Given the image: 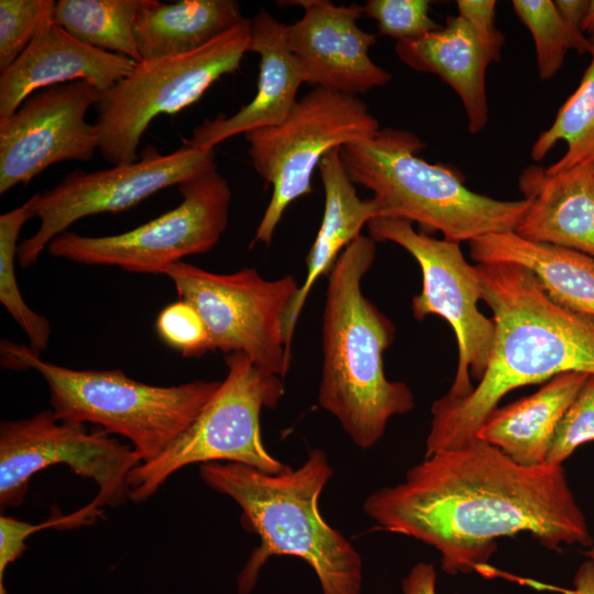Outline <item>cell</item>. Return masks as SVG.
<instances>
[{
	"instance_id": "cell-10",
	"label": "cell",
	"mask_w": 594,
	"mask_h": 594,
	"mask_svg": "<svg viewBox=\"0 0 594 594\" xmlns=\"http://www.w3.org/2000/svg\"><path fill=\"white\" fill-rule=\"evenodd\" d=\"M165 275L179 299L201 316L210 351L242 353L261 371L280 378L286 375L290 350L284 321L300 287L294 276L265 279L251 267L217 274L183 261L170 265Z\"/></svg>"
},
{
	"instance_id": "cell-20",
	"label": "cell",
	"mask_w": 594,
	"mask_h": 594,
	"mask_svg": "<svg viewBox=\"0 0 594 594\" xmlns=\"http://www.w3.org/2000/svg\"><path fill=\"white\" fill-rule=\"evenodd\" d=\"M395 52L411 69L435 74L461 99L468 130L475 134L488 120L486 69L495 63L471 25L451 15L444 26L414 41L396 42Z\"/></svg>"
},
{
	"instance_id": "cell-11",
	"label": "cell",
	"mask_w": 594,
	"mask_h": 594,
	"mask_svg": "<svg viewBox=\"0 0 594 594\" xmlns=\"http://www.w3.org/2000/svg\"><path fill=\"white\" fill-rule=\"evenodd\" d=\"M182 202L130 231L86 237L64 232L48 244L54 257L128 272L165 274L184 257L210 251L227 229L231 189L217 165L178 186Z\"/></svg>"
},
{
	"instance_id": "cell-28",
	"label": "cell",
	"mask_w": 594,
	"mask_h": 594,
	"mask_svg": "<svg viewBox=\"0 0 594 594\" xmlns=\"http://www.w3.org/2000/svg\"><path fill=\"white\" fill-rule=\"evenodd\" d=\"M513 8L532 35L540 79L554 77L569 51L590 53L591 40L562 18L553 1L514 0Z\"/></svg>"
},
{
	"instance_id": "cell-2",
	"label": "cell",
	"mask_w": 594,
	"mask_h": 594,
	"mask_svg": "<svg viewBox=\"0 0 594 594\" xmlns=\"http://www.w3.org/2000/svg\"><path fill=\"white\" fill-rule=\"evenodd\" d=\"M482 300L493 312L494 342L486 370L465 398L431 406L426 454L476 438L513 389L568 372L594 375V318L553 301L536 275L514 263L477 264Z\"/></svg>"
},
{
	"instance_id": "cell-5",
	"label": "cell",
	"mask_w": 594,
	"mask_h": 594,
	"mask_svg": "<svg viewBox=\"0 0 594 594\" xmlns=\"http://www.w3.org/2000/svg\"><path fill=\"white\" fill-rule=\"evenodd\" d=\"M425 147L410 131L381 128L371 139L343 145L340 156L354 185L373 193L377 218L417 222L422 232L439 231L458 243L516 230L527 199L499 200L471 190L459 170L420 157Z\"/></svg>"
},
{
	"instance_id": "cell-1",
	"label": "cell",
	"mask_w": 594,
	"mask_h": 594,
	"mask_svg": "<svg viewBox=\"0 0 594 594\" xmlns=\"http://www.w3.org/2000/svg\"><path fill=\"white\" fill-rule=\"evenodd\" d=\"M363 510L382 529L433 547L450 575L483 568L498 538L519 532L550 550L593 546L562 465L524 466L477 438L425 457L402 483L370 494Z\"/></svg>"
},
{
	"instance_id": "cell-19",
	"label": "cell",
	"mask_w": 594,
	"mask_h": 594,
	"mask_svg": "<svg viewBox=\"0 0 594 594\" xmlns=\"http://www.w3.org/2000/svg\"><path fill=\"white\" fill-rule=\"evenodd\" d=\"M518 186L529 201L515 230L518 235L594 258V160L553 175L530 165Z\"/></svg>"
},
{
	"instance_id": "cell-8",
	"label": "cell",
	"mask_w": 594,
	"mask_h": 594,
	"mask_svg": "<svg viewBox=\"0 0 594 594\" xmlns=\"http://www.w3.org/2000/svg\"><path fill=\"white\" fill-rule=\"evenodd\" d=\"M250 40L251 20L243 19L190 53L136 63L95 105L101 156L112 166L138 161L140 141L153 119L184 110L220 77L234 74Z\"/></svg>"
},
{
	"instance_id": "cell-6",
	"label": "cell",
	"mask_w": 594,
	"mask_h": 594,
	"mask_svg": "<svg viewBox=\"0 0 594 594\" xmlns=\"http://www.w3.org/2000/svg\"><path fill=\"white\" fill-rule=\"evenodd\" d=\"M1 364L35 370L50 391L54 415L64 421L94 424L130 440L139 460L156 458L200 414L219 381L158 386L134 381L120 370H73L44 361L40 353L7 339Z\"/></svg>"
},
{
	"instance_id": "cell-36",
	"label": "cell",
	"mask_w": 594,
	"mask_h": 594,
	"mask_svg": "<svg viewBox=\"0 0 594 594\" xmlns=\"http://www.w3.org/2000/svg\"><path fill=\"white\" fill-rule=\"evenodd\" d=\"M575 594H594V561L587 559L575 572L574 579Z\"/></svg>"
},
{
	"instance_id": "cell-35",
	"label": "cell",
	"mask_w": 594,
	"mask_h": 594,
	"mask_svg": "<svg viewBox=\"0 0 594 594\" xmlns=\"http://www.w3.org/2000/svg\"><path fill=\"white\" fill-rule=\"evenodd\" d=\"M562 18L573 28L581 31V24L588 8L590 0L553 1Z\"/></svg>"
},
{
	"instance_id": "cell-23",
	"label": "cell",
	"mask_w": 594,
	"mask_h": 594,
	"mask_svg": "<svg viewBox=\"0 0 594 594\" xmlns=\"http://www.w3.org/2000/svg\"><path fill=\"white\" fill-rule=\"evenodd\" d=\"M479 264L514 263L529 268L547 295L572 311L594 318V258L581 252L527 240L515 231L470 242Z\"/></svg>"
},
{
	"instance_id": "cell-26",
	"label": "cell",
	"mask_w": 594,
	"mask_h": 594,
	"mask_svg": "<svg viewBox=\"0 0 594 594\" xmlns=\"http://www.w3.org/2000/svg\"><path fill=\"white\" fill-rule=\"evenodd\" d=\"M591 62L575 91L560 107L553 123L542 131L531 147V158L541 161L560 142L565 154L544 168L553 175L594 160V43Z\"/></svg>"
},
{
	"instance_id": "cell-9",
	"label": "cell",
	"mask_w": 594,
	"mask_h": 594,
	"mask_svg": "<svg viewBox=\"0 0 594 594\" xmlns=\"http://www.w3.org/2000/svg\"><path fill=\"white\" fill-rule=\"evenodd\" d=\"M380 129L378 120L360 98L312 88L283 122L245 133L251 164L272 186L271 200L250 246L272 242L285 210L311 193L314 172L326 154L371 139Z\"/></svg>"
},
{
	"instance_id": "cell-15",
	"label": "cell",
	"mask_w": 594,
	"mask_h": 594,
	"mask_svg": "<svg viewBox=\"0 0 594 594\" xmlns=\"http://www.w3.org/2000/svg\"><path fill=\"white\" fill-rule=\"evenodd\" d=\"M100 94L82 80L52 86L29 96L0 120L1 195L54 164L94 157L100 133L86 116Z\"/></svg>"
},
{
	"instance_id": "cell-31",
	"label": "cell",
	"mask_w": 594,
	"mask_h": 594,
	"mask_svg": "<svg viewBox=\"0 0 594 594\" xmlns=\"http://www.w3.org/2000/svg\"><path fill=\"white\" fill-rule=\"evenodd\" d=\"M594 441V375L590 374L562 417L550 444L546 463L562 465L582 444Z\"/></svg>"
},
{
	"instance_id": "cell-37",
	"label": "cell",
	"mask_w": 594,
	"mask_h": 594,
	"mask_svg": "<svg viewBox=\"0 0 594 594\" xmlns=\"http://www.w3.org/2000/svg\"><path fill=\"white\" fill-rule=\"evenodd\" d=\"M581 32L594 35V0H590L587 11L581 24Z\"/></svg>"
},
{
	"instance_id": "cell-33",
	"label": "cell",
	"mask_w": 594,
	"mask_h": 594,
	"mask_svg": "<svg viewBox=\"0 0 594 594\" xmlns=\"http://www.w3.org/2000/svg\"><path fill=\"white\" fill-rule=\"evenodd\" d=\"M458 15L471 25L479 41L492 54L495 63L501 61L504 35L496 28V1L458 0Z\"/></svg>"
},
{
	"instance_id": "cell-38",
	"label": "cell",
	"mask_w": 594,
	"mask_h": 594,
	"mask_svg": "<svg viewBox=\"0 0 594 594\" xmlns=\"http://www.w3.org/2000/svg\"><path fill=\"white\" fill-rule=\"evenodd\" d=\"M586 556L590 560L594 561V544L590 547V549L586 552Z\"/></svg>"
},
{
	"instance_id": "cell-14",
	"label": "cell",
	"mask_w": 594,
	"mask_h": 594,
	"mask_svg": "<svg viewBox=\"0 0 594 594\" xmlns=\"http://www.w3.org/2000/svg\"><path fill=\"white\" fill-rule=\"evenodd\" d=\"M216 165L215 148L185 143L168 154L147 146L138 161L108 169L72 170L55 187L33 195L32 217L40 224L33 235L19 244L20 266L35 264L52 240L79 219L128 210Z\"/></svg>"
},
{
	"instance_id": "cell-22",
	"label": "cell",
	"mask_w": 594,
	"mask_h": 594,
	"mask_svg": "<svg viewBox=\"0 0 594 594\" xmlns=\"http://www.w3.org/2000/svg\"><path fill=\"white\" fill-rule=\"evenodd\" d=\"M588 374L568 372L549 380L536 393L496 408L476 433L524 466H538L546 458L553 435Z\"/></svg>"
},
{
	"instance_id": "cell-24",
	"label": "cell",
	"mask_w": 594,
	"mask_h": 594,
	"mask_svg": "<svg viewBox=\"0 0 594 594\" xmlns=\"http://www.w3.org/2000/svg\"><path fill=\"white\" fill-rule=\"evenodd\" d=\"M244 18L234 0H143L134 37L142 61L190 53Z\"/></svg>"
},
{
	"instance_id": "cell-21",
	"label": "cell",
	"mask_w": 594,
	"mask_h": 594,
	"mask_svg": "<svg viewBox=\"0 0 594 594\" xmlns=\"http://www.w3.org/2000/svg\"><path fill=\"white\" fill-rule=\"evenodd\" d=\"M324 191L322 221L306 257V277L285 316L284 334L288 349L308 295L321 275H329L343 250L359 235L362 228L378 217L373 198L359 197L340 156L333 148L318 166Z\"/></svg>"
},
{
	"instance_id": "cell-30",
	"label": "cell",
	"mask_w": 594,
	"mask_h": 594,
	"mask_svg": "<svg viewBox=\"0 0 594 594\" xmlns=\"http://www.w3.org/2000/svg\"><path fill=\"white\" fill-rule=\"evenodd\" d=\"M428 0H369L363 14L375 20L381 35L414 41L441 29L429 14Z\"/></svg>"
},
{
	"instance_id": "cell-17",
	"label": "cell",
	"mask_w": 594,
	"mask_h": 594,
	"mask_svg": "<svg viewBox=\"0 0 594 594\" xmlns=\"http://www.w3.org/2000/svg\"><path fill=\"white\" fill-rule=\"evenodd\" d=\"M53 10L24 52L0 74V120L15 112L29 96L52 86L82 80L103 92L136 64L76 40L55 23Z\"/></svg>"
},
{
	"instance_id": "cell-34",
	"label": "cell",
	"mask_w": 594,
	"mask_h": 594,
	"mask_svg": "<svg viewBox=\"0 0 594 594\" xmlns=\"http://www.w3.org/2000/svg\"><path fill=\"white\" fill-rule=\"evenodd\" d=\"M437 571L431 563L418 562L402 581L403 594H436Z\"/></svg>"
},
{
	"instance_id": "cell-16",
	"label": "cell",
	"mask_w": 594,
	"mask_h": 594,
	"mask_svg": "<svg viewBox=\"0 0 594 594\" xmlns=\"http://www.w3.org/2000/svg\"><path fill=\"white\" fill-rule=\"evenodd\" d=\"M295 3L304 8V14L287 25V32L304 82L356 97L392 80L370 56L376 35L358 24L363 7L324 0Z\"/></svg>"
},
{
	"instance_id": "cell-27",
	"label": "cell",
	"mask_w": 594,
	"mask_h": 594,
	"mask_svg": "<svg viewBox=\"0 0 594 594\" xmlns=\"http://www.w3.org/2000/svg\"><path fill=\"white\" fill-rule=\"evenodd\" d=\"M33 196L23 205L0 216V301L30 341V348L41 353L51 339L50 321L24 301L16 282L14 258L18 239L24 223L32 219Z\"/></svg>"
},
{
	"instance_id": "cell-32",
	"label": "cell",
	"mask_w": 594,
	"mask_h": 594,
	"mask_svg": "<svg viewBox=\"0 0 594 594\" xmlns=\"http://www.w3.org/2000/svg\"><path fill=\"white\" fill-rule=\"evenodd\" d=\"M155 329L160 338L184 358H199L210 351L208 331L201 316L183 299L167 305L158 314Z\"/></svg>"
},
{
	"instance_id": "cell-12",
	"label": "cell",
	"mask_w": 594,
	"mask_h": 594,
	"mask_svg": "<svg viewBox=\"0 0 594 594\" xmlns=\"http://www.w3.org/2000/svg\"><path fill=\"white\" fill-rule=\"evenodd\" d=\"M141 463L132 446L103 429L58 419L53 410L31 418L3 420L0 425V505L20 506L31 477L55 464L67 465L82 479L92 480L98 493L88 505L96 512L118 507L130 499L128 477Z\"/></svg>"
},
{
	"instance_id": "cell-29",
	"label": "cell",
	"mask_w": 594,
	"mask_h": 594,
	"mask_svg": "<svg viewBox=\"0 0 594 594\" xmlns=\"http://www.w3.org/2000/svg\"><path fill=\"white\" fill-rule=\"evenodd\" d=\"M55 3L53 0L0 1V72L24 52Z\"/></svg>"
},
{
	"instance_id": "cell-7",
	"label": "cell",
	"mask_w": 594,
	"mask_h": 594,
	"mask_svg": "<svg viewBox=\"0 0 594 594\" xmlns=\"http://www.w3.org/2000/svg\"><path fill=\"white\" fill-rule=\"evenodd\" d=\"M228 374L196 419L156 458L129 474L130 499L146 502L178 470L209 462L241 463L266 473L288 465L265 448L263 408H275L285 393L280 377L257 369L242 353L226 358Z\"/></svg>"
},
{
	"instance_id": "cell-25",
	"label": "cell",
	"mask_w": 594,
	"mask_h": 594,
	"mask_svg": "<svg viewBox=\"0 0 594 594\" xmlns=\"http://www.w3.org/2000/svg\"><path fill=\"white\" fill-rule=\"evenodd\" d=\"M143 0H59L52 18L81 43L142 62L134 25Z\"/></svg>"
},
{
	"instance_id": "cell-39",
	"label": "cell",
	"mask_w": 594,
	"mask_h": 594,
	"mask_svg": "<svg viewBox=\"0 0 594 594\" xmlns=\"http://www.w3.org/2000/svg\"><path fill=\"white\" fill-rule=\"evenodd\" d=\"M591 42L594 43V35L590 37Z\"/></svg>"
},
{
	"instance_id": "cell-18",
	"label": "cell",
	"mask_w": 594,
	"mask_h": 594,
	"mask_svg": "<svg viewBox=\"0 0 594 594\" xmlns=\"http://www.w3.org/2000/svg\"><path fill=\"white\" fill-rule=\"evenodd\" d=\"M249 52L260 56L254 98L230 117L204 120L186 144L215 148L235 135L279 124L292 112L304 76L289 44L287 24L261 9L251 20Z\"/></svg>"
},
{
	"instance_id": "cell-4",
	"label": "cell",
	"mask_w": 594,
	"mask_h": 594,
	"mask_svg": "<svg viewBox=\"0 0 594 594\" xmlns=\"http://www.w3.org/2000/svg\"><path fill=\"white\" fill-rule=\"evenodd\" d=\"M375 255V241L363 234L343 250L328 275L322 311L318 403L363 450L381 440L391 418L415 406L410 388L384 372L394 324L362 292Z\"/></svg>"
},
{
	"instance_id": "cell-13",
	"label": "cell",
	"mask_w": 594,
	"mask_h": 594,
	"mask_svg": "<svg viewBox=\"0 0 594 594\" xmlns=\"http://www.w3.org/2000/svg\"><path fill=\"white\" fill-rule=\"evenodd\" d=\"M370 237L376 242L389 241L411 254L422 273V289L411 299L416 319L437 315L452 327L458 342V367L444 402L469 396L476 381L483 377L491 355L495 324L477 308L482 300L476 266L464 258L460 243L439 240L416 231L413 223L397 218H375L367 223Z\"/></svg>"
},
{
	"instance_id": "cell-3",
	"label": "cell",
	"mask_w": 594,
	"mask_h": 594,
	"mask_svg": "<svg viewBox=\"0 0 594 594\" xmlns=\"http://www.w3.org/2000/svg\"><path fill=\"white\" fill-rule=\"evenodd\" d=\"M199 474L240 506L242 526L260 538L237 578L238 594L252 593L262 568L275 556L305 561L321 594H362L359 551L320 514L319 496L332 476L322 449H311L299 468L288 465L276 474L233 462L200 464Z\"/></svg>"
}]
</instances>
